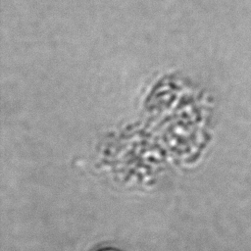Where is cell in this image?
<instances>
[{"mask_svg":"<svg viewBox=\"0 0 251 251\" xmlns=\"http://www.w3.org/2000/svg\"><path fill=\"white\" fill-rule=\"evenodd\" d=\"M94 251H120V250L113 247H100L98 249H95Z\"/></svg>","mask_w":251,"mask_h":251,"instance_id":"6da1fadb","label":"cell"}]
</instances>
